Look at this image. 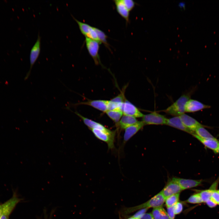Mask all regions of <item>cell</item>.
Segmentation results:
<instances>
[{
    "label": "cell",
    "instance_id": "6da1fadb",
    "mask_svg": "<svg viewBox=\"0 0 219 219\" xmlns=\"http://www.w3.org/2000/svg\"><path fill=\"white\" fill-rule=\"evenodd\" d=\"M165 199L160 192L147 202L135 207L126 208L123 212L125 214L133 212L141 209L162 207L165 201Z\"/></svg>",
    "mask_w": 219,
    "mask_h": 219
},
{
    "label": "cell",
    "instance_id": "7a4b0ae2",
    "mask_svg": "<svg viewBox=\"0 0 219 219\" xmlns=\"http://www.w3.org/2000/svg\"><path fill=\"white\" fill-rule=\"evenodd\" d=\"M190 95L187 93L182 95L172 104L163 110L165 113L175 116H179L184 114L185 106L190 99Z\"/></svg>",
    "mask_w": 219,
    "mask_h": 219
},
{
    "label": "cell",
    "instance_id": "3957f363",
    "mask_svg": "<svg viewBox=\"0 0 219 219\" xmlns=\"http://www.w3.org/2000/svg\"><path fill=\"white\" fill-rule=\"evenodd\" d=\"M91 130L96 137L107 143L109 149H112L114 148L115 131H111L109 130H103L92 129Z\"/></svg>",
    "mask_w": 219,
    "mask_h": 219
},
{
    "label": "cell",
    "instance_id": "277c9868",
    "mask_svg": "<svg viewBox=\"0 0 219 219\" xmlns=\"http://www.w3.org/2000/svg\"><path fill=\"white\" fill-rule=\"evenodd\" d=\"M85 43L88 52L93 59L96 65H102L99 54V44L101 43L96 41L85 37Z\"/></svg>",
    "mask_w": 219,
    "mask_h": 219
},
{
    "label": "cell",
    "instance_id": "5b68a950",
    "mask_svg": "<svg viewBox=\"0 0 219 219\" xmlns=\"http://www.w3.org/2000/svg\"><path fill=\"white\" fill-rule=\"evenodd\" d=\"M40 49L41 37L38 34L37 40L30 50V68L24 78L25 80H27L29 77L32 68L39 57Z\"/></svg>",
    "mask_w": 219,
    "mask_h": 219
},
{
    "label": "cell",
    "instance_id": "8992f818",
    "mask_svg": "<svg viewBox=\"0 0 219 219\" xmlns=\"http://www.w3.org/2000/svg\"><path fill=\"white\" fill-rule=\"evenodd\" d=\"M142 121L145 125L166 124L167 118L156 112L144 115Z\"/></svg>",
    "mask_w": 219,
    "mask_h": 219
},
{
    "label": "cell",
    "instance_id": "52a82bcc",
    "mask_svg": "<svg viewBox=\"0 0 219 219\" xmlns=\"http://www.w3.org/2000/svg\"><path fill=\"white\" fill-rule=\"evenodd\" d=\"M72 17L77 23L81 33L85 37L96 41L101 43L95 30L94 27L78 20L73 16Z\"/></svg>",
    "mask_w": 219,
    "mask_h": 219
},
{
    "label": "cell",
    "instance_id": "ba28073f",
    "mask_svg": "<svg viewBox=\"0 0 219 219\" xmlns=\"http://www.w3.org/2000/svg\"><path fill=\"white\" fill-rule=\"evenodd\" d=\"M21 200L14 194L11 198L2 204V212L0 219H9L10 214Z\"/></svg>",
    "mask_w": 219,
    "mask_h": 219
},
{
    "label": "cell",
    "instance_id": "9c48e42d",
    "mask_svg": "<svg viewBox=\"0 0 219 219\" xmlns=\"http://www.w3.org/2000/svg\"><path fill=\"white\" fill-rule=\"evenodd\" d=\"M120 110L124 115L135 118L142 117L144 115L136 106L126 99L120 107Z\"/></svg>",
    "mask_w": 219,
    "mask_h": 219
},
{
    "label": "cell",
    "instance_id": "30bf717a",
    "mask_svg": "<svg viewBox=\"0 0 219 219\" xmlns=\"http://www.w3.org/2000/svg\"><path fill=\"white\" fill-rule=\"evenodd\" d=\"M108 100H88L87 101L81 102L75 104H70L71 106H76L80 105H87L90 106L99 110L104 112L108 111L107 105Z\"/></svg>",
    "mask_w": 219,
    "mask_h": 219
},
{
    "label": "cell",
    "instance_id": "8fae6325",
    "mask_svg": "<svg viewBox=\"0 0 219 219\" xmlns=\"http://www.w3.org/2000/svg\"><path fill=\"white\" fill-rule=\"evenodd\" d=\"M182 190L179 185L172 179L167 183L160 192L166 199L172 195L180 193Z\"/></svg>",
    "mask_w": 219,
    "mask_h": 219
},
{
    "label": "cell",
    "instance_id": "7c38bea8",
    "mask_svg": "<svg viewBox=\"0 0 219 219\" xmlns=\"http://www.w3.org/2000/svg\"><path fill=\"white\" fill-rule=\"evenodd\" d=\"M179 117L184 125L194 133L199 127L207 126L202 124L195 119L185 113L179 116Z\"/></svg>",
    "mask_w": 219,
    "mask_h": 219
},
{
    "label": "cell",
    "instance_id": "4fadbf2b",
    "mask_svg": "<svg viewBox=\"0 0 219 219\" xmlns=\"http://www.w3.org/2000/svg\"><path fill=\"white\" fill-rule=\"evenodd\" d=\"M210 106L195 99H189L185 106V112L193 113L210 108Z\"/></svg>",
    "mask_w": 219,
    "mask_h": 219
},
{
    "label": "cell",
    "instance_id": "5bb4252c",
    "mask_svg": "<svg viewBox=\"0 0 219 219\" xmlns=\"http://www.w3.org/2000/svg\"><path fill=\"white\" fill-rule=\"evenodd\" d=\"M172 180L177 182L182 190L200 186L203 182L201 180H193L175 177L172 178Z\"/></svg>",
    "mask_w": 219,
    "mask_h": 219
},
{
    "label": "cell",
    "instance_id": "9a60e30c",
    "mask_svg": "<svg viewBox=\"0 0 219 219\" xmlns=\"http://www.w3.org/2000/svg\"><path fill=\"white\" fill-rule=\"evenodd\" d=\"M144 125L141 121H137L135 124L125 129L123 136V142L125 143L143 128Z\"/></svg>",
    "mask_w": 219,
    "mask_h": 219
},
{
    "label": "cell",
    "instance_id": "2e32d148",
    "mask_svg": "<svg viewBox=\"0 0 219 219\" xmlns=\"http://www.w3.org/2000/svg\"><path fill=\"white\" fill-rule=\"evenodd\" d=\"M68 109L72 112H73L80 117L83 121L84 123L90 130L96 129L103 130H109L101 124L85 117L77 111L73 112L70 109Z\"/></svg>",
    "mask_w": 219,
    "mask_h": 219
},
{
    "label": "cell",
    "instance_id": "e0dca14e",
    "mask_svg": "<svg viewBox=\"0 0 219 219\" xmlns=\"http://www.w3.org/2000/svg\"><path fill=\"white\" fill-rule=\"evenodd\" d=\"M167 125L175 127L189 134H195L187 128L182 122L179 116L167 119L166 124Z\"/></svg>",
    "mask_w": 219,
    "mask_h": 219
},
{
    "label": "cell",
    "instance_id": "ac0fdd59",
    "mask_svg": "<svg viewBox=\"0 0 219 219\" xmlns=\"http://www.w3.org/2000/svg\"><path fill=\"white\" fill-rule=\"evenodd\" d=\"M200 141L205 147L213 151L216 153L219 147V141L217 140L205 139L201 138L195 134H192Z\"/></svg>",
    "mask_w": 219,
    "mask_h": 219
},
{
    "label": "cell",
    "instance_id": "d6986e66",
    "mask_svg": "<svg viewBox=\"0 0 219 219\" xmlns=\"http://www.w3.org/2000/svg\"><path fill=\"white\" fill-rule=\"evenodd\" d=\"M113 1L115 5L118 13L125 20L127 23H128L129 20L130 12L124 5L122 0H114Z\"/></svg>",
    "mask_w": 219,
    "mask_h": 219
},
{
    "label": "cell",
    "instance_id": "ffe728a7",
    "mask_svg": "<svg viewBox=\"0 0 219 219\" xmlns=\"http://www.w3.org/2000/svg\"><path fill=\"white\" fill-rule=\"evenodd\" d=\"M137 121L136 118L133 116L124 115L122 116L117 124L121 129H125L135 124Z\"/></svg>",
    "mask_w": 219,
    "mask_h": 219
},
{
    "label": "cell",
    "instance_id": "44dd1931",
    "mask_svg": "<svg viewBox=\"0 0 219 219\" xmlns=\"http://www.w3.org/2000/svg\"><path fill=\"white\" fill-rule=\"evenodd\" d=\"M151 214L154 219H169L167 212L162 206L153 208Z\"/></svg>",
    "mask_w": 219,
    "mask_h": 219
},
{
    "label": "cell",
    "instance_id": "7402d4cb",
    "mask_svg": "<svg viewBox=\"0 0 219 219\" xmlns=\"http://www.w3.org/2000/svg\"><path fill=\"white\" fill-rule=\"evenodd\" d=\"M201 127L196 129L194 133L199 137L205 139H217L212 135L205 127Z\"/></svg>",
    "mask_w": 219,
    "mask_h": 219
},
{
    "label": "cell",
    "instance_id": "603a6c76",
    "mask_svg": "<svg viewBox=\"0 0 219 219\" xmlns=\"http://www.w3.org/2000/svg\"><path fill=\"white\" fill-rule=\"evenodd\" d=\"M106 113L107 116L117 124L119 121L123 114L122 111L120 109L108 110Z\"/></svg>",
    "mask_w": 219,
    "mask_h": 219
},
{
    "label": "cell",
    "instance_id": "cb8c5ba5",
    "mask_svg": "<svg viewBox=\"0 0 219 219\" xmlns=\"http://www.w3.org/2000/svg\"><path fill=\"white\" fill-rule=\"evenodd\" d=\"M216 189L211 186L209 189L202 190L199 193L203 202H206L211 198L213 191Z\"/></svg>",
    "mask_w": 219,
    "mask_h": 219
},
{
    "label": "cell",
    "instance_id": "d4e9b609",
    "mask_svg": "<svg viewBox=\"0 0 219 219\" xmlns=\"http://www.w3.org/2000/svg\"><path fill=\"white\" fill-rule=\"evenodd\" d=\"M180 196V193H178L172 195L165 200L166 206L167 208L171 207L173 206L178 202Z\"/></svg>",
    "mask_w": 219,
    "mask_h": 219
},
{
    "label": "cell",
    "instance_id": "484cf974",
    "mask_svg": "<svg viewBox=\"0 0 219 219\" xmlns=\"http://www.w3.org/2000/svg\"><path fill=\"white\" fill-rule=\"evenodd\" d=\"M94 29L97 35L98 39L101 42L103 43L108 48H109V44L107 41V36L102 31L99 29L94 27Z\"/></svg>",
    "mask_w": 219,
    "mask_h": 219
},
{
    "label": "cell",
    "instance_id": "4316f807",
    "mask_svg": "<svg viewBox=\"0 0 219 219\" xmlns=\"http://www.w3.org/2000/svg\"><path fill=\"white\" fill-rule=\"evenodd\" d=\"M187 203H199L203 202L199 193L194 194L186 200Z\"/></svg>",
    "mask_w": 219,
    "mask_h": 219
},
{
    "label": "cell",
    "instance_id": "83f0119b",
    "mask_svg": "<svg viewBox=\"0 0 219 219\" xmlns=\"http://www.w3.org/2000/svg\"><path fill=\"white\" fill-rule=\"evenodd\" d=\"M125 88H124V89L120 94L112 99L110 101L112 102L117 103H123L126 100L124 95Z\"/></svg>",
    "mask_w": 219,
    "mask_h": 219
},
{
    "label": "cell",
    "instance_id": "f1b7e54d",
    "mask_svg": "<svg viewBox=\"0 0 219 219\" xmlns=\"http://www.w3.org/2000/svg\"><path fill=\"white\" fill-rule=\"evenodd\" d=\"M124 5L130 12L134 8L136 3L132 0H122Z\"/></svg>",
    "mask_w": 219,
    "mask_h": 219
},
{
    "label": "cell",
    "instance_id": "f546056e",
    "mask_svg": "<svg viewBox=\"0 0 219 219\" xmlns=\"http://www.w3.org/2000/svg\"><path fill=\"white\" fill-rule=\"evenodd\" d=\"M173 207V212L175 215L179 214L183 210L182 204L180 202H178Z\"/></svg>",
    "mask_w": 219,
    "mask_h": 219
},
{
    "label": "cell",
    "instance_id": "4dcf8cb0",
    "mask_svg": "<svg viewBox=\"0 0 219 219\" xmlns=\"http://www.w3.org/2000/svg\"><path fill=\"white\" fill-rule=\"evenodd\" d=\"M149 208H145L139 210L133 216L136 219H141L143 216L146 213Z\"/></svg>",
    "mask_w": 219,
    "mask_h": 219
},
{
    "label": "cell",
    "instance_id": "1f68e13d",
    "mask_svg": "<svg viewBox=\"0 0 219 219\" xmlns=\"http://www.w3.org/2000/svg\"><path fill=\"white\" fill-rule=\"evenodd\" d=\"M211 198L217 204H219V191L218 190H215L213 191Z\"/></svg>",
    "mask_w": 219,
    "mask_h": 219
},
{
    "label": "cell",
    "instance_id": "d6a6232c",
    "mask_svg": "<svg viewBox=\"0 0 219 219\" xmlns=\"http://www.w3.org/2000/svg\"><path fill=\"white\" fill-rule=\"evenodd\" d=\"M167 212L169 215V219H174L175 214L173 212V206L167 208Z\"/></svg>",
    "mask_w": 219,
    "mask_h": 219
},
{
    "label": "cell",
    "instance_id": "836d02e7",
    "mask_svg": "<svg viewBox=\"0 0 219 219\" xmlns=\"http://www.w3.org/2000/svg\"><path fill=\"white\" fill-rule=\"evenodd\" d=\"M206 203L209 207L211 208L215 207L217 204L211 198L207 200Z\"/></svg>",
    "mask_w": 219,
    "mask_h": 219
},
{
    "label": "cell",
    "instance_id": "e575fe53",
    "mask_svg": "<svg viewBox=\"0 0 219 219\" xmlns=\"http://www.w3.org/2000/svg\"><path fill=\"white\" fill-rule=\"evenodd\" d=\"M141 219H154L151 214L150 213H145Z\"/></svg>",
    "mask_w": 219,
    "mask_h": 219
},
{
    "label": "cell",
    "instance_id": "d590c367",
    "mask_svg": "<svg viewBox=\"0 0 219 219\" xmlns=\"http://www.w3.org/2000/svg\"><path fill=\"white\" fill-rule=\"evenodd\" d=\"M2 212V205H0V217L1 215Z\"/></svg>",
    "mask_w": 219,
    "mask_h": 219
},
{
    "label": "cell",
    "instance_id": "8d00e7d4",
    "mask_svg": "<svg viewBox=\"0 0 219 219\" xmlns=\"http://www.w3.org/2000/svg\"><path fill=\"white\" fill-rule=\"evenodd\" d=\"M127 219H135L132 216V217H130L129 218H128Z\"/></svg>",
    "mask_w": 219,
    "mask_h": 219
},
{
    "label": "cell",
    "instance_id": "74e56055",
    "mask_svg": "<svg viewBox=\"0 0 219 219\" xmlns=\"http://www.w3.org/2000/svg\"><path fill=\"white\" fill-rule=\"evenodd\" d=\"M216 153L219 154V147L218 148V149H217Z\"/></svg>",
    "mask_w": 219,
    "mask_h": 219
},
{
    "label": "cell",
    "instance_id": "f35d334b",
    "mask_svg": "<svg viewBox=\"0 0 219 219\" xmlns=\"http://www.w3.org/2000/svg\"><path fill=\"white\" fill-rule=\"evenodd\" d=\"M218 191H219V190H218Z\"/></svg>",
    "mask_w": 219,
    "mask_h": 219
}]
</instances>
